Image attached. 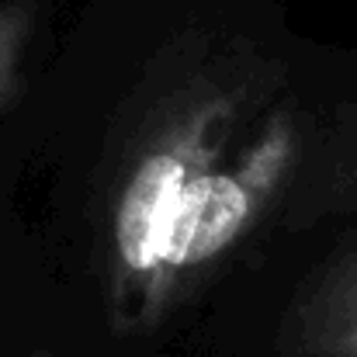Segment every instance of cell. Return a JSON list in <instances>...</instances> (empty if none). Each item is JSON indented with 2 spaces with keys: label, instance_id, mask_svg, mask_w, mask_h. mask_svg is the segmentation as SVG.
<instances>
[{
  "label": "cell",
  "instance_id": "3957f363",
  "mask_svg": "<svg viewBox=\"0 0 357 357\" xmlns=\"http://www.w3.org/2000/svg\"><path fill=\"white\" fill-rule=\"evenodd\" d=\"M38 0H0V108L17 94L21 59L31 45Z\"/></svg>",
  "mask_w": 357,
  "mask_h": 357
},
{
  "label": "cell",
  "instance_id": "6da1fadb",
  "mask_svg": "<svg viewBox=\"0 0 357 357\" xmlns=\"http://www.w3.org/2000/svg\"><path fill=\"white\" fill-rule=\"evenodd\" d=\"M316 156V125L267 63L219 49L163 77L105 177L98 250L112 323L160 326L298 208Z\"/></svg>",
  "mask_w": 357,
  "mask_h": 357
},
{
  "label": "cell",
  "instance_id": "7a4b0ae2",
  "mask_svg": "<svg viewBox=\"0 0 357 357\" xmlns=\"http://www.w3.org/2000/svg\"><path fill=\"white\" fill-rule=\"evenodd\" d=\"M284 347L291 357H357V243L298 291L284 319Z\"/></svg>",
  "mask_w": 357,
  "mask_h": 357
},
{
  "label": "cell",
  "instance_id": "277c9868",
  "mask_svg": "<svg viewBox=\"0 0 357 357\" xmlns=\"http://www.w3.org/2000/svg\"><path fill=\"white\" fill-rule=\"evenodd\" d=\"M38 357H49V354H38Z\"/></svg>",
  "mask_w": 357,
  "mask_h": 357
}]
</instances>
